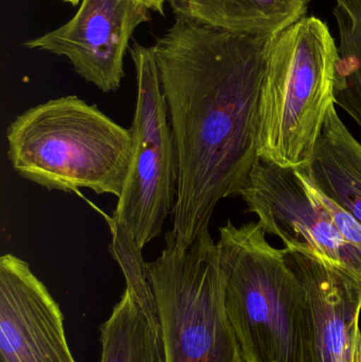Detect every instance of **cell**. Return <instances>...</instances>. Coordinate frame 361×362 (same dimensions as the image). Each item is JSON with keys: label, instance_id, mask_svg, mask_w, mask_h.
Returning a JSON list of instances; mask_svg holds the SVG:
<instances>
[{"label": "cell", "instance_id": "cell-5", "mask_svg": "<svg viewBox=\"0 0 361 362\" xmlns=\"http://www.w3.org/2000/svg\"><path fill=\"white\" fill-rule=\"evenodd\" d=\"M146 263L160 334L161 362H246L226 308L227 268L210 231L190 247L172 231Z\"/></svg>", "mask_w": 361, "mask_h": 362}, {"label": "cell", "instance_id": "cell-11", "mask_svg": "<svg viewBox=\"0 0 361 362\" xmlns=\"http://www.w3.org/2000/svg\"><path fill=\"white\" fill-rule=\"evenodd\" d=\"M335 106L329 108L309 165L298 170L361 225V144Z\"/></svg>", "mask_w": 361, "mask_h": 362}, {"label": "cell", "instance_id": "cell-17", "mask_svg": "<svg viewBox=\"0 0 361 362\" xmlns=\"http://www.w3.org/2000/svg\"><path fill=\"white\" fill-rule=\"evenodd\" d=\"M146 4L150 10L155 11V12L165 13V4L167 0H141Z\"/></svg>", "mask_w": 361, "mask_h": 362}, {"label": "cell", "instance_id": "cell-18", "mask_svg": "<svg viewBox=\"0 0 361 362\" xmlns=\"http://www.w3.org/2000/svg\"><path fill=\"white\" fill-rule=\"evenodd\" d=\"M65 2H69V4H71L72 6H76V4H78V2L81 1V0H64Z\"/></svg>", "mask_w": 361, "mask_h": 362}, {"label": "cell", "instance_id": "cell-7", "mask_svg": "<svg viewBox=\"0 0 361 362\" xmlns=\"http://www.w3.org/2000/svg\"><path fill=\"white\" fill-rule=\"evenodd\" d=\"M239 196L286 249L311 253L361 279V253L341 238L296 169L260 160Z\"/></svg>", "mask_w": 361, "mask_h": 362}, {"label": "cell", "instance_id": "cell-14", "mask_svg": "<svg viewBox=\"0 0 361 362\" xmlns=\"http://www.w3.org/2000/svg\"><path fill=\"white\" fill-rule=\"evenodd\" d=\"M339 59L334 103L361 127V0H336Z\"/></svg>", "mask_w": 361, "mask_h": 362}, {"label": "cell", "instance_id": "cell-1", "mask_svg": "<svg viewBox=\"0 0 361 362\" xmlns=\"http://www.w3.org/2000/svg\"><path fill=\"white\" fill-rule=\"evenodd\" d=\"M174 21L154 45L177 160L172 233L180 248L209 231L225 198L239 196L260 161L259 110L273 35H248L193 17L172 0Z\"/></svg>", "mask_w": 361, "mask_h": 362}, {"label": "cell", "instance_id": "cell-4", "mask_svg": "<svg viewBox=\"0 0 361 362\" xmlns=\"http://www.w3.org/2000/svg\"><path fill=\"white\" fill-rule=\"evenodd\" d=\"M226 308L246 362H307L302 287L260 221L220 228Z\"/></svg>", "mask_w": 361, "mask_h": 362}, {"label": "cell", "instance_id": "cell-13", "mask_svg": "<svg viewBox=\"0 0 361 362\" xmlns=\"http://www.w3.org/2000/svg\"><path fill=\"white\" fill-rule=\"evenodd\" d=\"M100 362H161L160 335L129 289L101 327Z\"/></svg>", "mask_w": 361, "mask_h": 362}, {"label": "cell", "instance_id": "cell-3", "mask_svg": "<svg viewBox=\"0 0 361 362\" xmlns=\"http://www.w3.org/2000/svg\"><path fill=\"white\" fill-rule=\"evenodd\" d=\"M338 47L329 25L307 16L273 35L259 110L261 161L300 169L311 160L334 103Z\"/></svg>", "mask_w": 361, "mask_h": 362}, {"label": "cell", "instance_id": "cell-16", "mask_svg": "<svg viewBox=\"0 0 361 362\" xmlns=\"http://www.w3.org/2000/svg\"><path fill=\"white\" fill-rule=\"evenodd\" d=\"M300 176L301 180L304 183L309 193L313 196L314 199L321 206L329 218L332 221L341 238L361 253V225L349 213L345 212L338 204H335L330 198L322 194L317 187H314L309 180L296 169Z\"/></svg>", "mask_w": 361, "mask_h": 362}, {"label": "cell", "instance_id": "cell-2", "mask_svg": "<svg viewBox=\"0 0 361 362\" xmlns=\"http://www.w3.org/2000/svg\"><path fill=\"white\" fill-rule=\"evenodd\" d=\"M6 136L8 160L23 180L49 191L122 194L133 159L131 129L78 95L29 108Z\"/></svg>", "mask_w": 361, "mask_h": 362}, {"label": "cell", "instance_id": "cell-10", "mask_svg": "<svg viewBox=\"0 0 361 362\" xmlns=\"http://www.w3.org/2000/svg\"><path fill=\"white\" fill-rule=\"evenodd\" d=\"M0 362H76L59 304L12 253L0 257Z\"/></svg>", "mask_w": 361, "mask_h": 362}, {"label": "cell", "instance_id": "cell-12", "mask_svg": "<svg viewBox=\"0 0 361 362\" xmlns=\"http://www.w3.org/2000/svg\"><path fill=\"white\" fill-rule=\"evenodd\" d=\"M201 23L235 33L277 35L307 17L309 0H184Z\"/></svg>", "mask_w": 361, "mask_h": 362}, {"label": "cell", "instance_id": "cell-9", "mask_svg": "<svg viewBox=\"0 0 361 362\" xmlns=\"http://www.w3.org/2000/svg\"><path fill=\"white\" fill-rule=\"evenodd\" d=\"M283 249L302 287L307 362H361V279L311 253Z\"/></svg>", "mask_w": 361, "mask_h": 362}, {"label": "cell", "instance_id": "cell-6", "mask_svg": "<svg viewBox=\"0 0 361 362\" xmlns=\"http://www.w3.org/2000/svg\"><path fill=\"white\" fill-rule=\"evenodd\" d=\"M137 80L131 123L133 159L110 221L122 228L140 249L158 238L173 213L177 160L167 101L154 47L133 42L129 48Z\"/></svg>", "mask_w": 361, "mask_h": 362}, {"label": "cell", "instance_id": "cell-15", "mask_svg": "<svg viewBox=\"0 0 361 362\" xmlns=\"http://www.w3.org/2000/svg\"><path fill=\"white\" fill-rule=\"evenodd\" d=\"M112 232V257L122 269L126 282V288L131 291L138 303L143 308L157 331L159 332L158 318L155 308L152 287L146 274V263L142 257V249L122 228L108 219ZM160 335V334H159Z\"/></svg>", "mask_w": 361, "mask_h": 362}, {"label": "cell", "instance_id": "cell-8", "mask_svg": "<svg viewBox=\"0 0 361 362\" xmlns=\"http://www.w3.org/2000/svg\"><path fill=\"white\" fill-rule=\"evenodd\" d=\"M150 11L141 0H82L68 23L23 45L66 57L81 78L112 93L122 84L129 42L150 21Z\"/></svg>", "mask_w": 361, "mask_h": 362}]
</instances>
